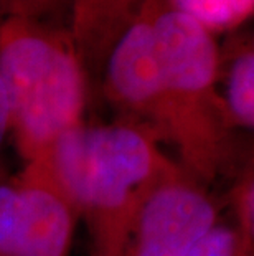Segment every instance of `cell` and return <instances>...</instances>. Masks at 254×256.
I'll return each mask as SVG.
<instances>
[{"instance_id": "cell-1", "label": "cell", "mask_w": 254, "mask_h": 256, "mask_svg": "<svg viewBox=\"0 0 254 256\" xmlns=\"http://www.w3.org/2000/svg\"><path fill=\"white\" fill-rule=\"evenodd\" d=\"M74 212L86 215L93 256H119L142 200L174 166L140 124L78 126L41 160Z\"/></svg>"}, {"instance_id": "cell-2", "label": "cell", "mask_w": 254, "mask_h": 256, "mask_svg": "<svg viewBox=\"0 0 254 256\" xmlns=\"http://www.w3.org/2000/svg\"><path fill=\"white\" fill-rule=\"evenodd\" d=\"M0 78L10 102L12 129L31 162L81 124L84 70L69 32L43 20L7 17L0 24Z\"/></svg>"}, {"instance_id": "cell-3", "label": "cell", "mask_w": 254, "mask_h": 256, "mask_svg": "<svg viewBox=\"0 0 254 256\" xmlns=\"http://www.w3.org/2000/svg\"><path fill=\"white\" fill-rule=\"evenodd\" d=\"M154 42L164 94L160 134L180 146L193 170L208 176L228 121L216 92L220 53L213 34L169 0H157Z\"/></svg>"}, {"instance_id": "cell-4", "label": "cell", "mask_w": 254, "mask_h": 256, "mask_svg": "<svg viewBox=\"0 0 254 256\" xmlns=\"http://www.w3.org/2000/svg\"><path fill=\"white\" fill-rule=\"evenodd\" d=\"M218 222V206L195 178L172 168L140 204L119 256H187Z\"/></svg>"}, {"instance_id": "cell-5", "label": "cell", "mask_w": 254, "mask_h": 256, "mask_svg": "<svg viewBox=\"0 0 254 256\" xmlns=\"http://www.w3.org/2000/svg\"><path fill=\"white\" fill-rule=\"evenodd\" d=\"M74 208L40 162L17 182V195L0 235V256H68Z\"/></svg>"}, {"instance_id": "cell-6", "label": "cell", "mask_w": 254, "mask_h": 256, "mask_svg": "<svg viewBox=\"0 0 254 256\" xmlns=\"http://www.w3.org/2000/svg\"><path fill=\"white\" fill-rule=\"evenodd\" d=\"M155 4L157 0H145L112 43L101 68H104V84L111 100L160 132L164 94L154 42Z\"/></svg>"}, {"instance_id": "cell-7", "label": "cell", "mask_w": 254, "mask_h": 256, "mask_svg": "<svg viewBox=\"0 0 254 256\" xmlns=\"http://www.w3.org/2000/svg\"><path fill=\"white\" fill-rule=\"evenodd\" d=\"M145 0H71V40L83 70H99Z\"/></svg>"}, {"instance_id": "cell-8", "label": "cell", "mask_w": 254, "mask_h": 256, "mask_svg": "<svg viewBox=\"0 0 254 256\" xmlns=\"http://www.w3.org/2000/svg\"><path fill=\"white\" fill-rule=\"evenodd\" d=\"M225 114L236 126H254V53L245 43L231 55L225 78Z\"/></svg>"}, {"instance_id": "cell-9", "label": "cell", "mask_w": 254, "mask_h": 256, "mask_svg": "<svg viewBox=\"0 0 254 256\" xmlns=\"http://www.w3.org/2000/svg\"><path fill=\"white\" fill-rule=\"evenodd\" d=\"M180 12L190 15L210 32H225L251 17L254 0H169Z\"/></svg>"}, {"instance_id": "cell-10", "label": "cell", "mask_w": 254, "mask_h": 256, "mask_svg": "<svg viewBox=\"0 0 254 256\" xmlns=\"http://www.w3.org/2000/svg\"><path fill=\"white\" fill-rule=\"evenodd\" d=\"M250 248L236 225L216 222L197 240L187 256H250Z\"/></svg>"}, {"instance_id": "cell-11", "label": "cell", "mask_w": 254, "mask_h": 256, "mask_svg": "<svg viewBox=\"0 0 254 256\" xmlns=\"http://www.w3.org/2000/svg\"><path fill=\"white\" fill-rule=\"evenodd\" d=\"M66 0H0V15L43 20Z\"/></svg>"}, {"instance_id": "cell-12", "label": "cell", "mask_w": 254, "mask_h": 256, "mask_svg": "<svg viewBox=\"0 0 254 256\" xmlns=\"http://www.w3.org/2000/svg\"><path fill=\"white\" fill-rule=\"evenodd\" d=\"M254 188H253V178L250 177V180H245L240 187L236 197V216H238V230L245 238V242L251 246L253 242V222H254Z\"/></svg>"}, {"instance_id": "cell-13", "label": "cell", "mask_w": 254, "mask_h": 256, "mask_svg": "<svg viewBox=\"0 0 254 256\" xmlns=\"http://www.w3.org/2000/svg\"><path fill=\"white\" fill-rule=\"evenodd\" d=\"M12 129V114H10V102L7 91H5L3 81L0 78V149L5 138H7L8 130Z\"/></svg>"}]
</instances>
